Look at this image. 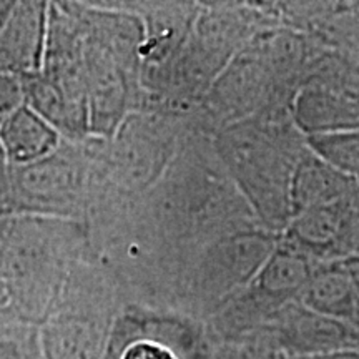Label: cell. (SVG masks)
<instances>
[{"label": "cell", "mask_w": 359, "mask_h": 359, "mask_svg": "<svg viewBox=\"0 0 359 359\" xmlns=\"http://www.w3.org/2000/svg\"><path fill=\"white\" fill-rule=\"evenodd\" d=\"M88 255L87 224L13 215L0 240V326L39 330Z\"/></svg>", "instance_id": "obj_1"}, {"label": "cell", "mask_w": 359, "mask_h": 359, "mask_svg": "<svg viewBox=\"0 0 359 359\" xmlns=\"http://www.w3.org/2000/svg\"><path fill=\"white\" fill-rule=\"evenodd\" d=\"M72 7L82 34L90 137L110 138L145 103L143 24L122 4L72 2Z\"/></svg>", "instance_id": "obj_2"}, {"label": "cell", "mask_w": 359, "mask_h": 359, "mask_svg": "<svg viewBox=\"0 0 359 359\" xmlns=\"http://www.w3.org/2000/svg\"><path fill=\"white\" fill-rule=\"evenodd\" d=\"M294 130L275 118L248 116L219 130L213 143L238 191L271 233H283L293 219L291 183L308 150Z\"/></svg>", "instance_id": "obj_3"}, {"label": "cell", "mask_w": 359, "mask_h": 359, "mask_svg": "<svg viewBox=\"0 0 359 359\" xmlns=\"http://www.w3.org/2000/svg\"><path fill=\"white\" fill-rule=\"evenodd\" d=\"M25 105L57 130L64 140L90 137L82 34L72 2H48L47 42L42 67L22 80Z\"/></svg>", "instance_id": "obj_4"}, {"label": "cell", "mask_w": 359, "mask_h": 359, "mask_svg": "<svg viewBox=\"0 0 359 359\" xmlns=\"http://www.w3.org/2000/svg\"><path fill=\"white\" fill-rule=\"evenodd\" d=\"M118 288L92 251L72 275L60 302L37 330L42 359H105L118 314Z\"/></svg>", "instance_id": "obj_5"}, {"label": "cell", "mask_w": 359, "mask_h": 359, "mask_svg": "<svg viewBox=\"0 0 359 359\" xmlns=\"http://www.w3.org/2000/svg\"><path fill=\"white\" fill-rule=\"evenodd\" d=\"M0 205L13 215H35L87 224L92 208V158L88 138H62L52 154L25 165H8Z\"/></svg>", "instance_id": "obj_6"}, {"label": "cell", "mask_w": 359, "mask_h": 359, "mask_svg": "<svg viewBox=\"0 0 359 359\" xmlns=\"http://www.w3.org/2000/svg\"><path fill=\"white\" fill-rule=\"evenodd\" d=\"M280 236L271 231H235L215 238L201 251L187 281L191 303L212 314L240 293L257 276L276 248Z\"/></svg>", "instance_id": "obj_7"}, {"label": "cell", "mask_w": 359, "mask_h": 359, "mask_svg": "<svg viewBox=\"0 0 359 359\" xmlns=\"http://www.w3.org/2000/svg\"><path fill=\"white\" fill-rule=\"evenodd\" d=\"M105 359H208L201 330L187 320L130 316L125 325L116 318Z\"/></svg>", "instance_id": "obj_8"}, {"label": "cell", "mask_w": 359, "mask_h": 359, "mask_svg": "<svg viewBox=\"0 0 359 359\" xmlns=\"http://www.w3.org/2000/svg\"><path fill=\"white\" fill-rule=\"evenodd\" d=\"M255 338L266 339V346L288 359L359 349L358 330L314 313L299 302L280 309Z\"/></svg>", "instance_id": "obj_9"}, {"label": "cell", "mask_w": 359, "mask_h": 359, "mask_svg": "<svg viewBox=\"0 0 359 359\" xmlns=\"http://www.w3.org/2000/svg\"><path fill=\"white\" fill-rule=\"evenodd\" d=\"M48 2H15L0 27V72L32 77L42 67L47 42Z\"/></svg>", "instance_id": "obj_10"}, {"label": "cell", "mask_w": 359, "mask_h": 359, "mask_svg": "<svg viewBox=\"0 0 359 359\" xmlns=\"http://www.w3.org/2000/svg\"><path fill=\"white\" fill-rule=\"evenodd\" d=\"M298 302L359 331V294L338 259L318 264Z\"/></svg>", "instance_id": "obj_11"}, {"label": "cell", "mask_w": 359, "mask_h": 359, "mask_svg": "<svg viewBox=\"0 0 359 359\" xmlns=\"http://www.w3.org/2000/svg\"><path fill=\"white\" fill-rule=\"evenodd\" d=\"M293 123L304 137L359 128V102L323 87L304 88L293 105Z\"/></svg>", "instance_id": "obj_12"}, {"label": "cell", "mask_w": 359, "mask_h": 359, "mask_svg": "<svg viewBox=\"0 0 359 359\" xmlns=\"http://www.w3.org/2000/svg\"><path fill=\"white\" fill-rule=\"evenodd\" d=\"M358 188V180L338 172L308 148L298 161L291 183L293 217L314 206L336 203L348 198Z\"/></svg>", "instance_id": "obj_13"}, {"label": "cell", "mask_w": 359, "mask_h": 359, "mask_svg": "<svg viewBox=\"0 0 359 359\" xmlns=\"http://www.w3.org/2000/svg\"><path fill=\"white\" fill-rule=\"evenodd\" d=\"M60 140L57 130L25 103L0 118V145L8 165H25L43 158L55 150Z\"/></svg>", "instance_id": "obj_14"}, {"label": "cell", "mask_w": 359, "mask_h": 359, "mask_svg": "<svg viewBox=\"0 0 359 359\" xmlns=\"http://www.w3.org/2000/svg\"><path fill=\"white\" fill-rule=\"evenodd\" d=\"M306 145L327 165L359 182V128L309 137Z\"/></svg>", "instance_id": "obj_15"}, {"label": "cell", "mask_w": 359, "mask_h": 359, "mask_svg": "<svg viewBox=\"0 0 359 359\" xmlns=\"http://www.w3.org/2000/svg\"><path fill=\"white\" fill-rule=\"evenodd\" d=\"M0 359H42L37 330L0 326Z\"/></svg>", "instance_id": "obj_16"}, {"label": "cell", "mask_w": 359, "mask_h": 359, "mask_svg": "<svg viewBox=\"0 0 359 359\" xmlns=\"http://www.w3.org/2000/svg\"><path fill=\"white\" fill-rule=\"evenodd\" d=\"M24 103V87H22L20 79L0 72V118L12 114Z\"/></svg>", "instance_id": "obj_17"}, {"label": "cell", "mask_w": 359, "mask_h": 359, "mask_svg": "<svg viewBox=\"0 0 359 359\" xmlns=\"http://www.w3.org/2000/svg\"><path fill=\"white\" fill-rule=\"evenodd\" d=\"M338 262L341 263L344 271H346V275L353 283L354 290H356L359 294V255H351V257L338 259Z\"/></svg>", "instance_id": "obj_18"}, {"label": "cell", "mask_w": 359, "mask_h": 359, "mask_svg": "<svg viewBox=\"0 0 359 359\" xmlns=\"http://www.w3.org/2000/svg\"><path fill=\"white\" fill-rule=\"evenodd\" d=\"M294 359H359V349H344V351L320 354V356L294 358Z\"/></svg>", "instance_id": "obj_19"}, {"label": "cell", "mask_w": 359, "mask_h": 359, "mask_svg": "<svg viewBox=\"0 0 359 359\" xmlns=\"http://www.w3.org/2000/svg\"><path fill=\"white\" fill-rule=\"evenodd\" d=\"M7 180H8V161L4 154L2 145H0V198L4 196L7 188Z\"/></svg>", "instance_id": "obj_20"}, {"label": "cell", "mask_w": 359, "mask_h": 359, "mask_svg": "<svg viewBox=\"0 0 359 359\" xmlns=\"http://www.w3.org/2000/svg\"><path fill=\"white\" fill-rule=\"evenodd\" d=\"M12 217H13V213H12V212H8V210L6 208V206L0 205V240H2L4 233H6L7 224L11 223Z\"/></svg>", "instance_id": "obj_21"}]
</instances>
